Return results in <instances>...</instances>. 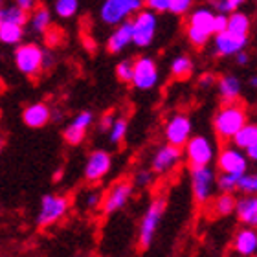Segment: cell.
I'll use <instances>...</instances> for the list:
<instances>
[{"mask_svg": "<svg viewBox=\"0 0 257 257\" xmlns=\"http://www.w3.org/2000/svg\"><path fill=\"white\" fill-rule=\"evenodd\" d=\"M250 28H252V21L244 11L235 10L228 15V30L230 32L237 33V35H248Z\"/></svg>", "mask_w": 257, "mask_h": 257, "instance_id": "cell-25", "label": "cell"}, {"mask_svg": "<svg viewBox=\"0 0 257 257\" xmlns=\"http://www.w3.org/2000/svg\"><path fill=\"white\" fill-rule=\"evenodd\" d=\"M103 204V197L97 191H88L85 195V208L86 209H96L97 206Z\"/></svg>", "mask_w": 257, "mask_h": 257, "instance_id": "cell-37", "label": "cell"}, {"mask_svg": "<svg viewBox=\"0 0 257 257\" xmlns=\"http://www.w3.org/2000/svg\"><path fill=\"white\" fill-rule=\"evenodd\" d=\"M116 77H118L121 83H133L134 77V61L123 59L121 63H118L116 66Z\"/></svg>", "mask_w": 257, "mask_h": 257, "instance_id": "cell-33", "label": "cell"}, {"mask_svg": "<svg viewBox=\"0 0 257 257\" xmlns=\"http://www.w3.org/2000/svg\"><path fill=\"white\" fill-rule=\"evenodd\" d=\"M112 167V156L107 151L97 149L88 155L85 164V178L88 182H97L101 180Z\"/></svg>", "mask_w": 257, "mask_h": 257, "instance_id": "cell-16", "label": "cell"}, {"mask_svg": "<svg viewBox=\"0 0 257 257\" xmlns=\"http://www.w3.org/2000/svg\"><path fill=\"white\" fill-rule=\"evenodd\" d=\"M209 4H211V8H213L217 13H226V15H230L231 11H235L233 8H231V4L228 2V0H211Z\"/></svg>", "mask_w": 257, "mask_h": 257, "instance_id": "cell-40", "label": "cell"}, {"mask_svg": "<svg viewBox=\"0 0 257 257\" xmlns=\"http://www.w3.org/2000/svg\"><path fill=\"white\" fill-rule=\"evenodd\" d=\"M228 30V15L226 13H215V21H213V33H222Z\"/></svg>", "mask_w": 257, "mask_h": 257, "instance_id": "cell-39", "label": "cell"}, {"mask_svg": "<svg viewBox=\"0 0 257 257\" xmlns=\"http://www.w3.org/2000/svg\"><path fill=\"white\" fill-rule=\"evenodd\" d=\"M246 155H248V158H250V160L257 162V142L253 145H250V147H248Z\"/></svg>", "mask_w": 257, "mask_h": 257, "instance_id": "cell-46", "label": "cell"}, {"mask_svg": "<svg viewBox=\"0 0 257 257\" xmlns=\"http://www.w3.org/2000/svg\"><path fill=\"white\" fill-rule=\"evenodd\" d=\"M235 215L244 226L257 228V195H246L244 198H239Z\"/></svg>", "mask_w": 257, "mask_h": 257, "instance_id": "cell-21", "label": "cell"}, {"mask_svg": "<svg viewBox=\"0 0 257 257\" xmlns=\"http://www.w3.org/2000/svg\"><path fill=\"white\" fill-rule=\"evenodd\" d=\"M30 26H32L33 32L41 33V35L48 32L50 26H52V15H50L48 8H44V6L35 8L30 15Z\"/></svg>", "mask_w": 257, "mask_h": 257, "instance_id": "cell-24", "label": "cell"}, {"mask_svg": "<svg viewBox=\"0 0 257 257\" xmlns=\"http://www.w3.org/2000/svg\"><path fill=\"white\" fill-rule=\"evenodd\" d=\"M215 184H217V177L209 166L191 167V191L197 204L200 206L208 204V200L213 195Z\"/></svg>", "mask_w": 257, "mask_h": 257, "instance_id": "cell-7", "label": "cell"}, {"mask_svg": "<svg viewBox=\"0 0 257 257\" xmlns=\"http://www.w3.org/2000/svg\"><path fill=\"white\" fill-rule=\"evenodd\" d=\"M134 26V46L138 48H147L156 37L158 30V13L153 10H140L133 17Z\"/></svg>", "mask_w": 257, "mask_h": 257, "instance_id": "cell-6", "label": "cell"}, {"mask_svg": "<svg viewBox=\"0 0 257 257\" xmlns=\"http://www.w3.org/2000/svg\"><path fill=\"white\" fill-rule=\"evenodd\" d=\"M180 162H182V147L166 144V145H162V147H158L156 153L153 155L151 169H153L156 175H167V173H171Z\"/></svg>", "mask_w": 257, "mask_h": 257, "instance_id": "cell-12", "label": "cell"}, {"mask_svg": "<svg viewBox=\"0 0 257 257\" xmlns=\"http://www.w3.org/2000/svg\"><path fill=\"white\" fill-rule=\"evenodd\" d=\"M191 119L186 114L178 112L173 114L167 119L166 128H164V136H166L167 144L177 145V147H186L189 140H191Z\"/></svg>", "mask_w": 257, "mask_h": 257, "instance_id": "cell-11", "label": "cell"}, {"mask_svg": "<svg viewBox=\"0 0 257 257\" xmlns=\"http://www.w3.org/2000/svg\"><path fill=\"white\" fill-rule=\"evenodd\" d=\"M142 2H144V4H147V0H142Z\"/></svg>", "mask_w": 257, "mask_h": 257, "instance_id": "cell-49", "label": "cell"}, {"mask_svg": "<svg viewBox=\"0 0 257 257\" xmlns=\"http://www.w3.org/2000/svg\"><path fill=\"white\" fill-rule=\"evenodd\" d=\"M246 44L248 35H237V33L226 30L213 37V52L219 57H235L239 52L246 48Z\"/></svg>", "mask_w": 257, "mask_h": 257, "instance_id": "cell-14", "label": "cell"}, {"mask_svg": "<svg viewBox=\"0 0 257 257\" xmlns=\"http://www.w3.org/2000/svg\"><path fill=\"white\" fill-rule=\"evenodd\" d=\"M142 0H103L99 6V21L105 26H118L121 22L131 21L140 10Z\"/></svg>", "mask_w": 257, "mask_h": 257, "instance_id": "cell-4", "label": "cell"}, {"mask_svg": "<svg viewBox=\"0 0 257 257\" xmlns=\"http://www.w3.org/2000/svg\"><path fill=\"white\" fill-rule=\"evenodd\" d=\"M131 85L136 90H151L158 85V66L153 57H138L134 61V77Z\"/></svg>", "mask_w": 257, "mask_h": 257, "instance_id": "cell-10", "label": "cell"}, {"mask_svg": "<svg viewBox=\"0 0 257 257\" xmlns=\"http://www.w3.org/2000/svg\"><path fill=\"white\" fill-rule=\"evenodd\" d=\"M52 119V110L46 103H32L22 110V121L32 128H41Z\"/></svg>", "mask_w": 257, "mask_h": 257, "instance_id": "cell-19", "label": "cell"}, {"mask_svg": "<svg viewBox=\"0 0 257 257\" xmlns=\"http://www.w3.org/2000/svg\"><path fill=\"white\" fill-rule=\"evenodd\" d=\"M248 155L246 151L239 149V147H222L217 156V166L220 173H237V175H244L248 169Z\"/></svg>", "mask_w": 257, "mask_h": 257, "instance_id": "cell-13", "label": "cell"}, {"mask_svg": "<svg viewBox=\"0 0 257 257\" xmlns=\"http://www.w3.org/2000/svg\"><path fill=\"white\" fill-rule=\"evenodd\" d=\"M239 191L246 193V195H257V173L255 175H250V173H244L239 180Z\"/></svg>", "mask_w": 257, "mask_h": 257, "instance_id": "cell-34", "label": "cell"}, {"mask_svg": "<svg viewBox=\"0 0 257 257\" xmlns=\"http://www.w3.org/2000/svg\"><path fill=\"white\" fill-rule=\"evenodd\" d=\"M248 85L252 86V88H257V75H252V77L248 79Z\"/></svg>", "mask_w": 257, "mask_h": 257, "instance_id": "cell-48", "label": "cell"}, {"mask_svg": "<svg viewBox=\"0 0 257 257\" xmlns=\"http://www.w3.org/2000/svg\"><path fill=\"white\" fill-rule=\"evenodd\" d=\"M128 44H134V26H133V19L131 21H125L121 24L116 26L110 37L107 39V52L108 54H121Z\"/></svg>", "mask_w": 257, "mask_h": 257, "instance_id": "cell-17", "label": "cell"}, {"mask_svg": "<svg viewBox=\"0 0 257 257\" xmlns=\"http://www.w3.org/2000/svg\"><path fill=\"white\" fill-rule=\"evenodd\" d=\"M112 123H114V116H112V114H105V116L101 118V121H99V131L107 133V131H110Z\"/></svg>", "mask_w": 257, "mask_h": 257, "instance_id": "cell-43", "label": "cell"}, {"mask_svg": "<svg viewBox=\"0 0 257 257\" xmlns=\"http://www.w3.org/2000/svg\"><path fill=\"white\" fill-rule=\"evenodd\" d=\"M131 195H133V184L128 182V180L114 182L110 186V189L103 195V211L105 213H116V211H119L131 200Z\"/></svg>", "mask_w": 257, "mask_h": 257, "instance_id": "cell-15", "label": "cell"}, {"mask_svg": "<svg viewBox=\"0 0 257 257\" xmlns=\"http://www.w3.org/2000/svg\"><path fill=\"white\" fill-rule=\"evenodd\" d=\"M44 50L37 43H24L19 44L13 54L17 70L26 77H37L43 72Z\"/></svg>", "mask_w": 257, "mask_h": 257, "instance_id": "cell-5", "label": "cell"}, {"mask_svg": "<svg viewBox=\"0 0 257 257\" xmlns=\"http://www.w3.org/2000/svg\"><path fill=\"white\" fill-rule=\"evenodd\" d=\"M13 2L24 11H28V13H32L35 10V6H37V0H13Z\"/></svg>", "mask_w": 257, "mask_h": 257, "instance_id": "cell-42", "label": "cell"}, {"mask_svg": "<svg viewBox=\"0 0 257 257\" xmlns=\"http://www.w3.org/2000/svg\"><path fill=\"white\" fill-rule=\"evenodd\" d=\"M70 208V200L63 195H44L41 200V209H39L37 224L41 228L55 224L66 215Z\"/></svg>", "mask_w": 257, "mask_h": 257, "instance_id": "cell-8", "label": "cell"}, {"mask_svg": "<svg viewBox=\"0 0 257 257\" xmlns=\"http://www.w3.org/2000/svg\"><path fill=\"white\" fill-rule=\"evenodd\" d=\"M54 64H55V55L52 54V52H48V50H44L43 68L44 70H50V68H54Z\"/></svg>", "mask_w": 257, "mask_h": 257, "instance_id": "cell-44", "label": "cell"}, {"mask_svg": "<svg viewBox=\"0 0 257 257\" xmlns=\"http://www.w3.org/2000/svg\"><path fill=\"white\" fill-rule=\"evenodd\" d=\"M239 257H244V255H239Z\"/></svg>", "mask_w": 257, "mask_h": 257, "instance_id": "cell-50", "label": "cell"}, {"mask_svg": "<svg viewBox=\"0 0 257 257\" xmlns=\"http://www.w3.org/2000/svg\"><path fill=\"white\" fill-rule=\"evenodd\" d=\"M217 11L209 6H198L188 13L186 21V37L195 48H204L213 33V21Z\"/></svg>", "mask_w": 257, "mask_h": 257, "instance_id": "cell-2", "label": "cell"}, {"mask_svg": "<svg viewBox=\"0 0 257 257\" xmlns=\"http://www.w3.org/2000/svg\"><path fill=\"white\" fill-rule=\"evenodd\" d=\"M193 10V0H171V10L169 13L173 15H188Z\"/></svg>", "mask_w": 257, "mask_h": 257, "instance_id": "cell-35", "label": "cell"}, {"mask_svg": "<svg viewBox=\"0 0 257 257\" xmlns=\"http://www.w3.org/2000/svg\"><path fill=\"white\" fill-rule=\"evenodd\" d=\"M186 160L189 167H204L209 166L215 160V147L206 136H191L186 144Z\"/></svg>", "mask_w": 257, "mask_h": 257, "instance_id": "cell-9", "label": "cell"}, {"mask_svg": "<svg viewBox=\"0 0 257 257\" xmlns=\"http://www.w3.org/2000/svg\"><path fill=\"white\" fill-rule=\"evenodd\" d=\"M92 121H94V116H92L90 110H83V112H79L74 119H72V123L64 128V133H63L64 142L70 145H79L81 142L85 140L86 131H88V127L92 125Z\"/></svg>", "mask_w": 257, "mask_h": 257, "instance_id": "cell-18", "label": "cell"}, {"mask_svg": "<svg viewBox=\"0 0 257 257\" xmlns=\"http://www.w3.org/2000/svg\"><path fill=\"white\" fill-rule=\"evenodd\" d=\"M211 85H215V75L213 74H204L198 77V86L200 88H209Z\"/></svg>", "mask_w": 257, "mask_h": 257, "instance_id": "cell-41", "label": "cell"}, {"mask_svg": "<svg viewBox=\"0 0 257 257\" xmlns=\"http://www.w3.org/2000/svg\"><path fill=\"white\" fill-rule=\"evenodd\" d=\"M0 21H6V22H15V24H21V26H26L28 22H30V15H28V11H24L22 8L13 2L11 6H6L0 10Z\"/></svg>", "mask_w": 257, "mask_h": 257, "instance_id": "cell-28", "label": "cell"}, {"mask_svg": "<svg viewBox=\"0 0 257 257\" xmlns=\"http://www.w3.org/2000/svg\"><path fill=\"white\" fill-rule=\"evenodd\" d=\"M235 61L239 66H246L248 61H250V54H248L246 50H242V52H239V54L235 55Z\"/></svg>", "mask_w": 257, "mask_h": 257, "instance_id": "cell-45", "label": "cell"}, {"mask_svg": "<svg viewBox=\"0 0 257 257\" xmlns=\"http://www.w3.org/2000/svg\"><path fill=\"white\" fill-rule=\"evenodd\" d=\"M166 197L164 195H158L151 200L149 208L142 217V222H140V231H138V246L140 250H147L151 246V242L155 239V233L158 230V224H160L162 217H164V211H166Z\"/></svg>", "mask_w": 257, "mask_h": 257, "instance_id": "cell-3", "label": "cell"}, {"mask_svg": "<svg viewBox=\"0 0 257 257\" xmlns=\"http://www.w3.org/2000/svg\"><path fill=\"white\" fill-rule=\"evenodd\" d=\"M171 75L177 77V79H188L189 75L193 74V61L189 55H177L175 59L171 61Z\"/></svg>", "mask_w": 257, "mask_h": 257, "instance_id": "cell-27", "label": "cell"}, {"mask_svg": "<svg viewBox=\"0 0 257 257\" xmlns=\"http://www.w3.org/2000/svg\"><path fill=\"white\" fill-rule=\"evenodd\" d=\"M79 10V0H55L54 11L61 19H72Z\"/></svg>", "mask_w": 257, "mask_h": 257, "instance_id": "cell-31", "label": "cell"}, {"mask_svg": "<svg viewBox=\"0 0 257 257\" xmlns=\"http://www.w3.org/2000/svg\"><path fill=\"white\" fill-rule=\"evenodd\" d=\"M241 79L237 75H222L219 81H217V90H219V96L222 99V103H230L237 101V97L241 96Z\"/></svg>", "mask_w": 257, "mask_h": 257, "instance_id": "cell-22", "label": "cell"}, {"mask_svg": "<svg viewBox=\"0 0 257 257\" xmlns=\"http://www.w3.org/2000/svg\"><path fill=\"white\" fill-rule=\"evenodd\" d=\"M233 250H235L239 255L250 257L253 253H257V231L255 228H242V230L237 231L235 239H233Z\"/></svg>", "mask_w": 257, "mask_h": 257, "instance_id": "cell-20", "label": "cell"}, {"mask_svg": "<svg viewBox=\"0 0 257 257\" xmlns=\"http://www.w3.org/2000/svg\"><path fill=\"white\" fill-rule=\"evenodd\" d=\"M237 208V198L231 193H222L220 197L215 198L213 202V213L217 217H226L230 213H235Z\"/></svg>", "mask_w": 257, "mask_h": 257, "instance_id": "cell-29", "label": "cell"}, {"mask_svg": "<svg viewBox=\"0 0 257 257\" xmlns=\"http://www.w3.org/2000/svg\"><path fill=\"white\" fill-rule=\"evenodd\" d=\"M242 175H237V173H220L219 178H217V188L222 193H233L239 189V180H241Z\"/></svg>", "mask_w": 257, "mask_h": 257, "instance_id": "cell-30", "label": "cell"}, {"mask_svg": "<svg viewBox=\"0 0 257 257\" xmlns=\"http://www.w3.org/2000/svg\"><path fill=\"white\" fill-rule=\"evenodd\" d=\"M127 127H128V123L125 118L114 119L112 127L108 131V138H110V142H112L114 145H119L125 140V136H127Z\"/></svg>", "mask_w": 257, "mask_h": 257, "instance_id": "cell-32", "label": "cell"}, {"mask_svg": "<svg viewBox=\"0 0 257 257\" xmlns=\"http://www.w3.org/2000/svg\"><path fill=\"white\" fill-rule=\"evenodd\" d=\"M255 142H257V123H250V121H248V123L233 136V140H231V144L242 151H246L248 147L253 145Z\"/></svg>", "mask_w": 257, "mask_h": 257, "instance_id": "cell-26", "label": "cell"}, {"mask_svg": "<svg viewBox=\"0 0 257 257\" xmlns=\"http://www.w3.org/2000/svg\"><path fill=\"white\" fill-rule=\"evenodd\" d=\"M153 169L151 171H138L136 173V177H134V184L138 186V188H149L151 184L155 182V175H153Z\"/></svg>", "mask_w": 257, "mask_h": 257, "instance_id": "cell-36", "label": "cell"}, {"mask_svg": "<svg viewBox=\"0 0 257 257\" xmlns=\"http://www.w3.org/2000/svg\"><path fill=\"white\" fill-rule=\"evenodd\" d=\"M228 2L231 4V8H233V10H239V8H241V6L244 4L246 0H228Z\"/></svg>", "mask_w": 257, "mask_h": 257, "instance_id": "cell-47", "label": "cell"}, {"mask_svg": "<svg viewBox=\"0 0 257 257\" xmlns=\"http://www.w3.org/2000/svg\"><path fill=\"white\" fill-rule=\"evenodd\" d=\"M147 8L156 13H166L171 10V0H147Z\"/></svg>", "mask_w": 257, "mask_h": 257, "instance_id": "cell-38", "label": "cell"}, {"mask_svg": "<svg viewBox=\"0 0 257 257\" xmlns=\"http://www.w3.org/2000/svg\"><path fill=\"white\" fill-rule=\"evenodd\" d=\"M24 37V26L15 22L0 21V43L8 46H19Z\"/></svg>", "mask_w": 257, "mask_h": 257, "instance_id": "cell-23", "label": "cell"}, {"mask_svg": "<svg viewBox=\"0 0 257 257\" xmlns=\"http://www.w3.org/2000/svg\"><path fill=\"white\" fill-rule=\"evenodd\" d=\"M248 123V112L239 101L224 103L222 107L215 112L213 118V131L217 138L222 142L233 140L239 131Z\"/></svg>", "mask_w": 257, "mask_h": 257, "instance_id": "cell-1", "label": "cell"}]
</instances>
